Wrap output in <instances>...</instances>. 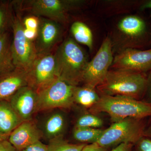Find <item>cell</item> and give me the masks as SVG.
Returning <instances> with one entry per match:
<instances>
[{
  "label": "cell",
  "mask_w": 151,
  "mask_h": 151,
  "mask_svg": "<svg viewBox=\"0 0 151 151\" xmlns=\"http://www.w3.org/2000/svg\"><path fill=\"white\" fill-rule=\"evenodd\" d=\"M146 119L129 118L113 123L104 129L97 142L99 145L112 149L124 143L134 145L144 137Z\"/></svg>",
  "instance_id": "277c9868"
},
{
  "label": "cell",
  "mask_w": 151,
  "mask_h": 151,
  "mask_svg": "<svg viewBox=\"0 0 151 151\" xmlns=\"http://www.w3.org/2000/svg\"><path fill=\"white\" fill-rule=\"evenodd\" d=\"M8 137H5V136H4V135L1 134H0V140H5L8 139Z\"/></svg>",
  "instance_id": "e575fe53"
},
{
  "label": "cell",
  "mask_w": 151,
  "mask_h": 151,
  "mask_svg": "<svg viewBox=\"0 0 151 151\" xmlns=\"http://www.w3.org/2000/svg\"><path fill=\"white\" fill-rule=\"evenodd\" d=\"M113 59L112 42L107 37L93 59L88 62L83 76V84L96 88L102 84L110 70Z\"/></svg>",
  "instance_id": "52a82bcc"
},
{
  "label": "cell",
  "mask_w": 151,
  "mask_h": 151,
  "mask_svg": "<svg viewBox=\"0 0 151 151\" xmlns=\"http://www.w3.org/2000/svg\"></svg>",
  "instance_id": "d590c367"
},
{
  "label": "cell",
  "mask_w": 151,
  "mask_h": 151,
  "mask_svg": "<svg viewBox=\"0 0 151 151\" xmlns=\"http://www.w3.org/2000/svg\"><path fill=\"white\" fill-rule=\"evenodd\" d=\"M8 101L23 122L33 120L37 103V93L34 89L28 86L22 87Z\"/></svg>",
  "instance_id": "7c38bea8"
},
{
  "label": "cell",
  "mask_w": 151,
  "mask_h": 151,
  "mask_svg": "<svg viewBox=\"0 0 151 151\" xmlns=\"http://www.w3.org/2000/svg\"><path fill=\"white\" fill-rule=\"evenodd\" d=\"M42 138L40 131L33 120L22 122L9 135L8 140L17 151H21Z\"/></svg>",
  "instance_id": "5bb4252c"
},
{
  "label": "cell",
  "mask_w": 151,
  "mask_h": 151,
  "mask_svg": "<svg viewBox=\"0 0 151 151\" xmlns=\"http://www.w3.org/2000/svg\"><path fill=\"white\" fill-rule=\"evenodd\" d=\"M12 43L8 31L0 36V75L16 68L13 63Z\"/></svg>",
  "instance_id": "d6986e66"
},
{
  "label": "cell",
  "mask_w": 151,
  "mask_h": 151,
  "mask_svg": "<svg viewBox=\"0 0 151 151\" xmlns=\"http://www.w3.org/2000/svg\"><path fill=\"white\" fill-rule=\"evenodd\" d=\"M61 36L59 23L45 18H39V25L35 46L37 54L50 53Z\"/></svg>",
  "instance_id": "4fadbf2b"
},
{
  "label": "cell",
  "mask_w": 151,
  "mask_h": 151,
  "mask_svg": "<svg viewBox=\"0 0 151 151\" xmlns=\"http://www.w3.org/2000/svg\"><path fill=\"white\" fill-rule=\"evenodd\" d=\"M11 26L13 33L12 49L14 65L27 71L37 55L35 44L25 36L22 20L18 14L12 13Z\"/></svg>",
  "instance_id": "8992f818"
},
{
  "label": "cell",
  "mask_w": 151,
  "mask_h": 151,
  "mask_svg": "<svg viewBox=\"0 0 151 151\" xmlns=\"http://www.w3.org/2000/svg\"><path fill=\"white\" fill-rule=\"evenodd\" d=\"M111 150L101 147L97 143H94L86 144L81 151H109Z\"/></svg>",
  "instance_id": "f1b7e54d"
},
{
  "label": "cell",
  "mask_w": 151,
  "mask_h": 151,
  "mask_svg": "<svg viewBox=\"0 0 151 151\" xmlns=\"http://www.w3.org/2000/svg\"><path fill=\"white\" fill-rule=\"evenodd\" d=\"M103 124V119L96 114L89 112L80 115L77 118L74 127L101 129Z\"/></svg>",
  "instance_id": "603a6c76"
},
{
  "label": "cell",
  "mask_w": 151,
  "mask_h": 151,
  "mask_svg": "<svg viewBox=\"0 0 151 151\" xmlns=\"http://www.w3.org/2000/svg\"><path fill=\"white\" fill-rule=\"evenodd\" d=\"M24 35L29 40L34 42L36 40L38 35V30L24 29Z\"/></svg>",
  "instance_id": "4dcf8cb0"
},
{
  "label": "cell",
  "mask_w": 151,
  "mask_h": 151,
  "mask_svg": "<svg viewBox=\"0 0 151 151\" xmlns=\"http://www.w3.org/2000/svg\"><path fill=\"white\" fill-rule=\"evenodd\" d=\"M140 9L142 10L146 9H151V0L146 1L141 6Z\"/></svg>",
  "instance_id": "836d02e7"
},
{
  "label": "cell",
  "mask_w": 151,
  "mask_h": 151,
  "mask_svg": "<svg viewBox=\"0 0 151 151\" xmlns=\"http://www.w3.org/2000/svg\"><path fill=\"white\" fill-rule=\"evenodd\" d=\"M26 70L15 68L0 75V101H9L22 87L28 86Z\"/></svg>",
  "instance_id": "9a60e30c"
},
{
  "label": "cell",
  "mask_w": 151,
  "mask_h": 151,
  "mask_svg": "<svg viewBox=\"0 0 151 151\" xmlns=\"http://www.w3.org/2000/svg\"><path fill=\"white\" fill-rule=\"evenodd\" d=\"M74 87L58 78L37 92V113L52 109H70L74 106Z\"/></svg>",
  "instance_id": "5b68a950"
},
{
  "label": "cell",
  "mask_w": 151,
  "mask_h": 151,
  "mask_svg": "<svg viewBox=\"0 0 151 151\" xmlns=\"http://www.w3.org/2000/svg\"><path fill=\"white\" fill-rule=\"evenodd\" d=\"M27 72L28 86L37 93L58 78L54 54H37Z\"/></svg>",
  "instance_id": "9c48e42d"
},
{
  "label": "cell",
  "mask_w": 151,
  "mask_h": 151,
  "mask_svg": "<svg viewBox=\"0 0 151 151\" xmlns=\"http://www.w3.org/2000/svg\"><path fill=\"white\" fill-rule=\"evenodd\" d=\"M23 23L25 29L38 30L39 18L34 15L27 17L23 21Z\"/></svg>",
  "instance_id": "484cf974"
},
{
  "label": "cell",
  "mask_w": 151,
  "mask_h": 151,
  "mask_svg": "<svg viewBox=\"0 0 151 151\" xmlns=\"http://www.w3.org/2000/svg\"><path fill=\"white\" fill-rule=\"evenodd\" d=\"M12 5L7 2L0 3V36L8 31L9 26L11 25Z\"/></svg>",
  "instance_id": "cb8c5ba5"
},
{
  "label": "cell",
  "mask_w": 151,
  "mask_h": 151,
  "mask_svg": "<svg viewBox=\"0 0 151 151\" xmlns=\"http://www.w3.org/2000/svg\"><path fill=\"white\" fill-rule=\"evenodd\" d=\"M8 101H0V134L9 138L22 122Z\"/></svg>",
  "instance_id": "e0dca14e"
},
{
  "label": "cell",
  "mask_w": 151,
  "mask_h": 151,
  "mask_svg": "<svg viewBox=\"0 0 151 151\" xmlns=\"http://www.w3.org/2000/svg\"><path fill=\"white\" fill-rule=\"evenodd\" d=\"M144 137L150 138L151 139V117L148 122H147Z\"/></svg>",
  "instance_id": "d6a6232c"
},
{
  "label": "cell",
  "mask_w": 151,
  "mask_h": 151,
  "mask_svg": "<svg viewBox=\"0 0 151 151\" xmlns=\"http://www.w3.org/2000/svg\"><path fill=\"white\" fill-rule=\"evenodd\" d=\"M86 144L68 142L64 137L58 138L49 142L47 151H81Z\"/></svg>",
  "instance_id": "7402d4cb"
},
{
  "label": "cell",
  "mask_w": 151,
  "mask_h": 151,
  "mask_svg": "<svg viewBox=\"0 0 151 151\" xmlns=\"http://www.w3.org/2000/svg\"><path fill=\"white\" fill-rule=\"evenodd\" d=\"M83 2L76 0H32L25 1L27 4L23 8L29 11L35 16L63 22L67 19L68 13L78 8Z\"/></svg>",
  "instance_id": "ba28073f"
},
{
  "label": "cell",
  "mask_w": 151,
  "mask_h": 151,
  "mask_svg": "<svg viewBox=\"0 0 151 151\" xmlns=\"http://www.w3.org/2000/svg\"><path fill=\"white\" fill-rule=\"evenodd\" d=\"M118 27L123 34L137 41L143 38L147 32L145 22L137 16L125 17L119 22Z\"/></svg>",
  "instance_id": "2e32d148"
},
{
  "label": "cell",
  "mask_w": 151,
  "mask_h": 151,
  "mask_svg": "<svg viewBox=\"0 0 151 151\" xmlns=\"http://www.w3.org/2000/svg\"><path fill=\"white\" fill-rule=\"evenodd\" d=\"M104 129H102L74 127L72 137L78 143L89 144L96 143L103 134Z\"/></svg>",
  "instance_id": "44dd1931"
},
{
  "label": "cell",
  "mask_w": 151,
  "mask_h": 151,
  "mask_svg": "<svg viewBox=\"0 0 151 151\" xmlns=\"http://www.w3.org/2000/svg\"><path fill=\"white\" fill-rule=\"evenodd\" d=\"M54 55L58 78L74 86L82 83L89 61L86 52L75 40H65Z\"/></svg>",
  "instance_id": "6da1fadb"
},
{
  "label": "cell",
  "mask_w": 151,
  "mask_h": 151,
  "mask_svg": "<svg viewBox=\"0 0 151 151\" xmlns=\"http://www.w3.org/2000/svg\"><path fill=\"white\" fill-rule=\"evenodd\" d=\"M133 145V144L129 143H124L115 147L109 151H130Z\"/></svg>",
  "instance_id": "1f68e13d"
},
{
  "label": "cell",
  "mask_w": 151,
  "mask_h": 151,
  "mask_svg": "<svg viewBox=\"0 0 151 151\" xmlns=\"http://www.w3.org/2000/svg\"><path fill=\"white\" fill-rule=\"evenodd\" d=\"M147 77L144 73L112 69L96 89L100 95L124 96L142 100L145 93Z\"/></svg>",
  "instance_id": "7a4b0ae2"
},
{
  "label": "cell",
  "mask_w": 151,
  "mask_h": 151,
  "mask_svg": "<svg viewBox=\"0 0 151 151\" xmlns=\"http://www.w3.org/2000/svg\"><path fill=\"white\" fill-rule=\"evenodd\" d=\"M130 151H151V139L143 137L133 145Z\"/></svg>",
  "instance_id": "d4e9b609"
},
{
  "label": "cell",
  "mask_w": 151,
  "mask_h": 151,
  "mask_svg": "<svg viewBox=\"0 0 151 151\" xmlns=\"http://www.w3.org/2000/svg\"><path fill=\"white\" fill-rule=\"evenodd\" d=\"M21 151H47V146L40 141L28 146Z\"/></svg>",
  "instance_id": "83f0119b"
},
{
  "label": "cell",
  "mask_w": 151,
  "mask_h": 151,
  "mask_svg": "<svg viewBox=\"0 0 151 151\" xmlns=\"http://www.w3.org/2000/svg\"><path fill=\"white\" fill-rule=\"evenodd\" d=\"M0 151H17L8 139L0 140Z\"/></svg>",
  "instance_id": "f546056e"
},
{
  "label": "cell",
  "mask_w": 151,
  "mask_h": 151,
  "mask_svg": "<svg viewBox=\"0 0 151 151\" xmlns=\"http://www.w3.org/2000/svg\"><path fill=\"white\" fill-rule=\"evenodd\" d=\"M100 95L96 88L83 84L74 86L73 90L74 105L87 111L96 105L100 100Z\"/></svg>",
  "instance_id": "ac0fdd59"
},
{
  "label": "cell",
  "mask_w": 151,
  "mask_h": 151,
  "mask_svg": "<svg viewBox=\"0 0 151 151\" xmlns=\"http://www.w3.org/2000/svg\"><path fill=\"white\" fill-rule=\"evenodd\" d=\"M43 113L40 120L35 122L41 134L42 138L50 141L64 137L68 126V120L65 110L55 109Z\"/></svg>",
  "instance_id": "8fae6325"
},
{
  "label": "cell",
  "mask_w": 151,
  "mask_h": 151,
  "mask_svg": "<svg viewBox=\"0 0 151 151\" xmlns=\"http://www.w3.org/2000/svg\"><path fill=\"white\" fill-rule=\"evenodd\" d=\"M88 111L96 115L106 113L115 123L129 118L151 117V103L124 96L100 95L98 103Z\"/></svg>",
  "instance_id": "3957f363"
},
{
  "label": "cell",
  "mask_w": 151,
  "mask_h": 151,
  "mask_svg": "<svg viewBox=\"0 0 151 151\" xmlns=\"http://www.w3.org/2000/svg\"><path fill=\"white\" fill-rule=\"evenodd\" d=\"M143 101L151 103V70L149 71L147 77V86L145 93L142 99Z\"/></svg>",
  "instance_id": "4316f807"
},
{
  "label": "cell",
  "mask_w": 151,
  "mask_h": 151,
  "mask_svg": "<svg viewBox=\"0 0 151 151\" xmlns=\"http://www.w3.org/2000/svg\"><path fill=\"white\" fill-rule=\"evenodd\" d=\"M70 32L76 42L87 46L90 50L93 48V35L88 26L82 22H74L70 27Z\"/></svg>",
  "instance_id": "ffe728a7"
},
{
  "label": "cell",
  "mask_w": 151,
  "mask_h": 151,
  "mask_svg": "<svg viewBox=\"0 0 151 151\" xmlns=\"http://www.w3.org/2000/svg\"><path fill=\"white\" fill-rule=\"evenodd\" d=\"M111 67L122 69L145 73L151 70V48L141 50L133 48L125 49L113 59Z\"/></svg>",
  "instance_id": "30bf717a"
}]
</instances>
